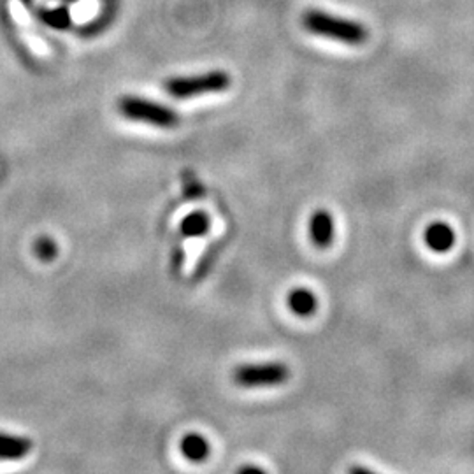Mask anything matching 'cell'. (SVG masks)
Segmentation results:
<instances>
[{"label":"cell","instance_id":"3957f363","mask_svg":"<svg viewBox=\"0 0 474 474\" xmlns=\"http://www.w3.org/2000/svg\"><path fill=\"white\" fill-rule=\"evenodd\" d=\"M118 111L127 120L148 123L158 129H174L180 125V116L174 109L135 95L122 97L118 103Z\"/></svg>","mask_w":474,"mask_h":474},{"label":"cell","instance_id":"9c48e42d","mask_svg":"<svg viewBox=\"0 0 474 474\" xmlns=\"http://www.w3.org/2000/svg\"><path fill=\"white\" fill-rule=\"evenodd\" d=\"M180 449L190 462H202L210 455V443L201 434H186L180 443Z\"/></svg>","mask_w":474,"mask_h":474},{"label":"cell","instance_id":"5bb4252c","mask_svg":"<svg viewBox=\"0 0 474 474\" xmlns=\"http://www.w3.org/2000/svg\"><path fill=\"white\" fill-rule=\"evenodd\" d=\"M64 2H76V0H64Z\"/></svg>","mask_w":474,"mask_h":474},{"label":"cell","instance_id":"ba28073f","mask_svg":"<svg viewBox=\"0 0 474 474\" xmlns=\"http://www.w3.org/2000/svg\"><path fill=\"white\" fill-rule=\"evenodd\" d=\"M318 306L315 293L308 289H293L289 293V308L297 316L313 315Z\"/></svg>","mask_w":474,"mask_h":474},{"label":"cell","instance_id":"277c9868","mask_svg":"<svg viewBox=\"0 0 474 474\" xmlns=\"http://www.w3.org/2000/svg\"><path fill=\"white\" fill-rule=\"evenodd\" d=\"M290 378L289 366L283 362H263V364H244L234 369L232 380L242 389H262L278 387L287 383Z\"/></svg>","mask_w":474,"mask_h":474},{"label":"cell","instance_id":"52a82bcc","mask_svg":"<svg viewBox=\"0 0 474 474\" xmlns=\"http://www.w3.org/2000/svg\"><path fill=\"white\" fill-rule=\"evenodd\" d=\"M34 443L20 436L0 434V460H20L32 451Z\"/></svg>","mask_w":474,"mask_h":474},{"label":"cell","instance_id":"4fadbf2b","mask_svg":"<svg viewBox=\"0 0 474 474\" xmlns=\"http://www.w3.org/2000/svg\"><path fill=\"white\" fill-rule=\"evenodd\" d=\"M239 473H263L261 468H253V466H246V468H241Z\"/></svg>","mask_w":474,"mask_h":474},{"label":"cell","instance_id":"8fae6325","mask_svg":"<svg viewBox=\"0 0 474 474\" xmlns=\"http://www.w3.org/2000/svg\"><path fill=\"white\" fill-rule=\"evenodd\" d=\"M39 18L52 28L56 30H67L73 25V18L71 13L67 11V7H53V9H41Z\"/></svg>","mask_w":474,"mask_h":474},{"label":"cell","instance_id":"30bf717a","mask_svg":"<svg viewBox=\"0 0 474 474\" xmlns=\"http://www.w3.org/2000/svg\"><path fill=\"white\" fill-rule=\"evenodd\" d=\"M210 216L204 211H195L184 216L182 225H180V236L182 237H201L206 236L210 232Z\"/></svg>","mask_w":474,"mask_h":474},{"label":"cell","instance_id":"7c38bea8","mask_svg":"<svg viewBox=\"0 0 474 474\" xmlns=\"http://www.w3.org/2000/svg\"><path fill=\"white\" fill-rule=\"evenodd\" d=\"M34 253L37 255V259H41L44 262H50L56 257L58 246H56V242L53 241L52 237H39L35 241V244H34Z\"/></svg>","mask_w":474,"mask_h":474},{"label":"cell","instance_id":"5b68a950","mask_svg":"<svg viewBox=\"0 0 474 474\" xmlns=\"http://www.w3.org/2000/svg\"><path fill=\"white\" fill-rule=\"evenodd\" d=\"M310 237L318 248H327L334 241V220L327 211H316L310 220Z\"/></svg>","mask_w":474,"mask_h":474},{"label":"cell","instance_id":"6da1fadb","mask_svg":"<svg viewBox=\"0 0 474 474\" xmlns=\"http://www.w3.org/2000/svg\"><path fill=\"white\" fill-rule=\"evenodd\" d=\"M301 24L306 32L346 46H362L369 37L368 26L364 24L316 7L304 11Z\"/></svg>","mask_w":474,"mask_h":474},{"label":"cell","instance_id":"8992f818","mask_svg":"<svg viewBox=\"0 0 474 474\" xmlns=\"http://www.w3.org/2000/svg\"><path fill=\"white\" fill-rule=\"evenodd\" d=\"M425 244L436 252V253H447L451 250V246L455 244V231L443 223V222H436L432 225L427 227L425 231Z\"/></svg>","mask_w":474,"mask_h":474},{"label":"cell","instance_id":"7a4b0ae2","mask_svg":"<svg viewBox=\"0 0 474 474\" xmlns=\"http://www.w3.org/2000/svg\"><path fill=\"white\" fill-rule=\"evenodd\" d=\"M231 74L220 69L193 74L165 79L163 90L174 99H193L206 94H220L231 88Z\"/></svg>","mask_w":474,"mask_h":474}]
</instances>
